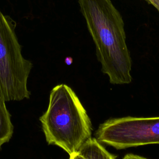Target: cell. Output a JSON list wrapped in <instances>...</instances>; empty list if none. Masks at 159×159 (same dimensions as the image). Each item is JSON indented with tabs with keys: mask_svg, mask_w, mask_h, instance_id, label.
Returning <instances> with one entry per match:
<instances>
[{
	"mask_svg": "<svg viewBox=\"0 0 159 159\" xmlns=\"http://www.w3.org/2000/svg\"><path fill=\"white\" fill-rule=\"evenodd\" d=\"M16 22L0 11V98L5 102L30 98L27 81L32 63L22 53Z\"/></svg>",
	"mask_w": 159,
	"mask_h": 159,
	"instance_id": "3",
	"label": "cell"
},
{
	"mask_svg": "<svg viewBox=\"0 0 159 159\" xmlns=\"http://www.w3.org/2000/svg\"><path fill=\"white\" fill-rule=\"evenodd\" d=\"M39 119L48 144L58 146L69 156L91 138L90 118L75 91L65 84L52 88L47 109Z\"/></svg>",
	"mask_w": 159,
	"mask_h": 159,
	"instance_id": "2",
	"label": "cell"
},
{
	"mask_svg": "<svg viewBox=\"0 0 159 159\" xmlns=\"http://www.w3.org/2000/svg\"><path fill=\"white\" fill-rule=\"evenodd\" d=\"M112 156L96 138L91 137L69 159H111Z\"/></svg>",
	"mask_w": 159,
	"mask_h": 159,
	"instance_id": "5",
	"label": "cell"
},
{
	"mask_svg": "<svg viewBox=\"0 0 159 159\" xmlns=\"http://www.w3.org/2000/svg\"><path fill=\"white\" fill-rule=\"evenodd\" d=\"M116 158H117L116 156H115V155H112V157H111V159H116Z\"/></svg>",
	"mask_w": 159,
	"mask_h": 159,
	"instance_id": "9",
	"label": "cell"
},
{
	"mask_svg": "<svg viewBox=\"0 0 159 159\" xmlns=\"http://www.w3.org/2000/svg\"><path fill=\"white\" fill-rule=\"evenodd\" d=\"M95 45L101 71L113 84L132 81V61L126 45L124 22L111 0H78Z\"/></svg>",
	"mask_w": 159,
	"mask_h": 159,
	"instance_id": "1",
	"label": "cell"
},
{
	"mask_svg": "<svg viewBox=\"0 0 159 159\" xmlns=\"http://www.w3.org/2000/svg\"><path fill=\"white\" fill-rule=\"evenodd\" d=\"M94 138L117 150L159 144V117L109 119L99 125Z\"/></svg>",
	"mask_w": 159,
	"mask_h": 159,
	"instance_id": "4",
	"label": "cell"
},
{
	"mask_svg": "<svg viewBox=\"0 0 159 159\" xmlns=\"http://www.w3.org/2000/svg\"><path fill=\"white\" fill-rule=\"evenodd\" d=\"M122 159H148L145 157L135 155V154H132V153H129L125 155Z\"/></svg>",
	"mask_w": 159,
	"mask_h": 159,
	"instance_id": "7",
	"label": "cell"
},
{
	"mask_svg": "<svg viewBox=\"0 0 159 159\" xmlns=\"http://www.w3.org/2000/svg\"><path fill=\"white\" fill-rule=\"evenodd\" d=\"M148 3L152 4L159 12V0H146Z\"/></svg>",
	"mask_w": 159,
	"mask_h": 159,
	"instance_id": "8",
	"label": "cell"
},
{
	"mask_svg": "<svg viewBox=\"0 0 159 159\" xmlns=\"http://www.w3.org/2000/svg\"><path fill=\"white\" fill-rule=\"evenodd\" d=\"M13 129L11 114L6 107L5 101L0 98V150L2 145L11 139Z\"/></svg>",
	"mask_w": 159,
	"mask_h": 159,
	"instance_id": "6",
	"label": "cell"
}]
</instances>
